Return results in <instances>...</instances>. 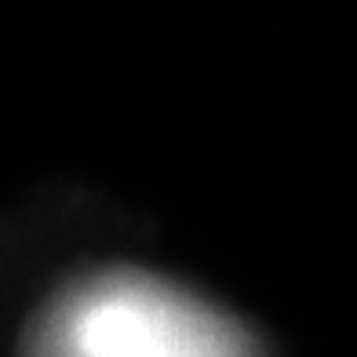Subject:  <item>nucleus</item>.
I'll use <instances>...</instances> for the list:
<instances>
[{
    "mask_svg": "<svg viewBox=\"0 0 357 357\" xmlns=\"http://www.w3.org/2000/svg\"><path fill=\"white\" fill-rule=\"evenodd\" d=\"M47 357H248V350L201 303L142 278H113L62 310Z\"/></svg>",
    "mask_w": 357,
    "mask_h": 357,
    "instance_id": "1",
    "label": "nucleus"
}]
</instances>
